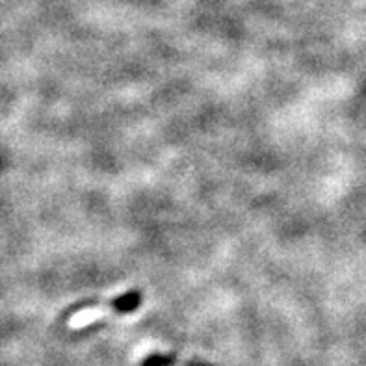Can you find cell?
<instances>
[{"label": "cell", "instance_id": "cell-1", "mask_svg": "<svg viewBox=\"0 0 366 366\" xmlns=\"http://www.w3.org/2000/svg\"><path fill=\"white\" fill-rule=\"evenodd\" d=\"M139 305H142V292H139V290H130L125 296L116 297V300H112V302L104 303V305L82 309V311L76 312V315L71 318L69 325L73 330H80V327H86V325L97 322L101 316L108 315V312H132L136 311Z\"/></svg>", "mask_w": 366, "mask_h": 366}, {"label": "cell", "instance_id": "cell-2", "mask_svg": "<svg viewBox=\"0 0 366 366\" xmlns=\"http://www.w3.org/2000/svg\"><path fill=\"white\" fill-rule=\"evenodd\" d=\"M139 366H212L207 362L199 361H181L172 353H151L144 361L139 362Z\"/></svg>", "mask_w": 366, "mask_h": 366}]
</instances>
